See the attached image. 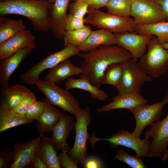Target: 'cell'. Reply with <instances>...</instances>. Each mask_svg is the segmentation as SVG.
<instances>
[{
  "label": "cell",
  "instance_id": "obj_1",
  "mask_svg": "<svg viewBox=\"0 0 168 168\" xmlns=\"http://www.w3.org/2000/svg\"><path fill=\"white\" fill-rule=\"evenodd\" d=\"M78 55L82 59L80 77L87 79L100 89L102 86L100 79L108 67L132 58L129 52L116 44L101 45Z\"/></svg>",
  "mask_w": 168,
  "mask_h": 168
},
{
  "label": "cell",
  "instance_id": "obj_2",
  "mask_svg": "<svg viewBox=\"0 0 168 168\" xmlns=\"http://www.w3.org/2000/svg\"><path fill=\"white\" fill-rule=\"evenodd\" d=\"M53 3L49 0H10L0 2V16L16 14L27 18L34 29L45 32L52 27Z\"/></svg>",
  "mask_w": 168,
  "mask_h": 168
},
{
  "label": "cell",
  "instance_id": "obj_3",
  "mask_svg": "<svg viewBox=\"0 0 168 168\" xmlns=\"http://www.w3.org/2000/svg\"><path fill=\"white\" fill-rule=\"evenodd\" d=\"M147 47V52L138 63L149 76L159 78L168 71L167 51L154 36L150 39Z\"/></svg>",
  "mask_w": 168,
  "mask_h": 168
},
{
  "label": "cell",
  "instance_id": "obj_4",
  "mask_svg": "<svg viewBox=\"0 0 168 168\" xmlns=\"http://www.w3.org/2000/svg\"><path fill=\"white\" fill-rule=\"evenodd\" d=\"M85 23L113 33L134 32L137 24L133 18L120 16L89 8Z\"/></svg>",
  "mask_w": 168,
  "mask_h": 168
},
{
  "label": "cell",
  "instance_id": "obj_5",
  "mask_svg": "<svg viewBox=\"0 0 168 168\" xmlns=\"http://www.w3.org/2000/svg\"><path fill=\"white\" fill-rule=\"evenodd\" d=\"M80 51L79 46L68 44L62 50L46 56L24 72L20 76L21 80L28 85H35L40 80V74L44 71L50 69L71 57L79 55Z\"/></svg>",
  "mask_w": 168,
  "mask_h": 168
},
{
  "label": "cell",
  "instance_id": "obj_6",
  "mask_svg": "<svg viewBox=\"0 0 168 168\" xmlns=\"http://www.w3.org/2000/svg\"><path fill=\"white\" fill-rule=\"evenodd\" d=\"M89 139L91 147L99 141H109L112 148H116L119 146H122L133 150L136 155L138 156L143 158L149 157L151 145L150 141L145 138L141 139L127 130H120L112 134L109 138H97L93 133Z\"/></svg>",
  "mask_w": 168,
  "mask_h": 168
},
{
  "label": "cell",
  "instance_id": "obj_7",
  "mask_svg": "<svg viewBox=\"0 0 168 168\" xmlns=\"http://www.w3.org/2000/svg\"><path fill=\"white\" fill-rule=\"evenodd\" d=\"M35 85L52 104L63 110L75 116L82 110L78 101L69 91L63 89L56 84L40 80Z\"/></svg>",
  "mask_w": 168,
  "mask_h": 168
},
{
  "label": "cell",
  "instance_id": "obj_8",
  "mask_svg": "<svg viewBox=\"0 0 168 168\" xmlns=\"http://www.w3.org/2000/svg\"><path fill=\"white\" fill-rule=\"evenodd\" d=\"M76 136L73 146L68 151L69 156L77 164L83 163L87 157L86 141L89 136L88 127L91 123L90 109L86 107L75 116Z\"/></svg>",
  "mask_w": 168,
  "mask_h": 168
},
{
  "label": "cell",
  "instance_id": "obj_9",
  "mask_svg": "<svg viewBox=\"0 0 168 168\" xmlns=\"http://www.w3.org/2000/svg\"><path fill=\"white\" fill-rule=\"evenodd\" d=\"M133 58L124 62V68L119 94L140 93L144 83L152 81L149 76Z\"/></svg>",
  "mask_w": 168,
  "mask_h": 168
},
{
  "label": "cell",
  "instance_id": "obj_10",
  "mask_svg": "<svg viewBox=\"0 0 168 168\" xmlns=\"http://www.w3.org/2000/svg\"><path fill=\"white\" fill-rule=\"evenodd\" d=\"M131 16L137 25H146L166 21L156 0H131Z\"/></svg>",
  "mask_w": 168,
  "mask_h": 168
},
{
  "label": "cell",
  "instance_id": "obj_11",
  "mask_svg": "<svg viewBox=\"0 0 168 168\" xmlns=\"http://www.w3.org/2000/svg\"><path fill=\"white\" fill-rule=\"evenodd\" d=\"M167 103L168 94L159 102L149 105L145 104L129 110L136 122L135 127L132 133L140 138L146 126L160 119L163 109Z\"/></svg>",
  "mask_w": 168,
  "mask_h": 168
},
{
  "label": "cell",
  "instance_id": "obj_12",
  "mask_svg": "<svg viewBox=\"0 0 168 168\" xmlns=\"http://www.w3.org/2000/svg\"><path fill=\"white\" fill-rule=\"evenodd\" d=\"M150 125L144 134L145 138L152 139L149 158H162L168 148V113L163 119Z\"/></svg>",
  "mask_w": 168,
  "mask_h": 168
},
{
  "label": "cell",
  "instance_id": "obj_13",
  "mask_svg": "<svg viewBox=\"0 0 168 168\" xmlns=\"http://www.w3.org/2000/svg\"><path fill=\"white\" fill-rule=\"evenodd\" d=\"M116 45L129 52L135 61L140 59L146 53V47L152 36L151 35L125 32L114 33Z\"/></svg>",
  "mask_w": 168,
  "mask_h": 168
},
{
  "label": "cell",
  "instance_id": "obj_14",
  "mask_svg": "<svg viewBox=\"0 0 168 168\" xmlns=\"http://www.w3.org/2000/svg\"><path fill=\"white\" fill-rule=\"evenodd\" d=\"M36 47L35 37L31 31L26 29L0 44V59L6 58L26 48Z\"/></svg>",
  "mask_w": 168,
  "mask_h": 168
},
{
  "label": "cell",
  "instance_id": "obj_15",
  "mask_svg": "<svg viewBox=\"0 0 168 168\" xmlns=\"http://www.w3.org/2000/svg\"><path fill=\"white\" fill-rule=\"evenodd\" d=\"M40 136L26 142L18 143L14 146L12 160L10 168H23L30 165L32 158L36 153Z\"/></svg>",
  "mask_w": 168,
  "mask_h": 168
},
{
  "label": "cell",
  "instance_id": "obj_16",
  "mask_svg": "<svg viewBox=\"0 0 168 168\" xmlns=\"http://www.w3.org/2000/svg\"><path fill=\"white\" fill-rule=\"evenodd\" d=\"M75 123L69 115L63 114L60 120L55 126L52 132V141L58 151L65 149L68 152L70 149L67 143L70 133L75 129Z\"/></svg>",
  "mask_w": 168,
  "mask_h": 168
},
{
  "label": "cell",
  "instance_id": "obj_17",
  "mask_svg": "<svg viewBox=\"0 0 168 168\" xmlns=\"http://www.w3.org/2000/svg\"><path fill=\"white\" fill-rule=\"evenodd\" d=\"M113 101L98 108L99 113L105 112L118 109H126L129 110L138 106L147 104V100L140 93L119 94L112 98Z\"/></svg>",
  "mask_w": 168,
  "mask_h": 168
},
{
  "label": "cell",
  "instance_id": "obj_18",
  "mask_svg": "<svg viewBox=\"0 0 168 168\" xmlns=\"http://www.w3.org/2000/svg\"><path fill=\"white\" fill-rule=\"evenodd\" d=\"M32 49L26 48L0 62V84L3 90L9 87L8 81L20 64L30 54Z\"/></svg>",
  "mask_w": 168,
  "mask_h": 168
},
{
  "label": "cell",
  "instance_id": "obj_19",
  "mask_svg": "<svg viewBox=\"0 0 168 168\" xmlns=\"http://www.w3.org/2000/svg\"><path fill=\"white\" fill-rule=\"evenodd\" d=\"M71 0H55L53 3L51 12L52 25L50 30L56 39H63L67 11Z\"/></svg>",
  "mask_w": 168,
  "mask_h": 168
},
{
  "label": "cell",
  "instance_id": "obj_20",
  "mask_svg": "<svg viewBox=\"0 0 168 168\" xmlns=\"http://www.w3.org/2000/svg\"><path fill=\"white\" fill-rule=\"evenodd\" d=\"M44 102L43 112L37 120V130L40 134L52 132L53 128L61 118L63 114L46 97L42 99Z\"/></svg>",
  "mask_w": 168,
  "mask_h": 168
},
{
  "label": "cell",
  "instance_id": "obj_21",
  "mask_svg": "<svg viewBox=\"0 0 168 168\" xmlns=\"http://www.w3.org/2000/svg\"><path fill=\"white\" fill-rule=\"evenodd\" d=\"M80 67L73 64L69 59L58 64L50 70L44 77V80L58 84L73 75H80Z\"/></svg>",
  "mask_w": 168,
  "mask_h": 168
},
{
  "label": "cell",
  "instance_id": "obj_22",
  "mask_svg": "<svg viewBox=\"0 0 168 168\" xmlns=\"http://www.w3.org/2000/svg\"><path fill=\"white\" fill-rule=\"evenodd\" d=\"M116 44L114 33L109 31L99 29L91 30L86 40L79 46L81 51L87 52L103 45Z\"/></svg>",
  "mask_w": 168,
  "mask_h": 168
},
{
  "label": "cell",
  "instance_id": "obj_23",
  "mask_svg": "<svg viewBox=\"0 0 168 168\" xmlns=\"http://www.w3.org/2000/svg\"><path fill=\"white\" fill-rule=\"evenodd\" d=\"M40 140L37 153L47 168H61L56 150L51 138L40 134Z\"/></svg>",
  "mask_w": 168,
  "mask_h": 168
},
{
  "label": "cell",
  "instance_id": "obj_24",
  "mask_svg": "<svg viewBox=\"0 0 168 168\" xmlns=\"http://www.w3.org/2000/svg\"><path fill=\"white\" fill-rule=\"evenodd\" d=\"M31 91L26 86L19 84L3 90L0 108L13 110Z\"/></svg>",
  "mask_w": 168,
  "mask_h": 168
},
{
  "label": "cell",
  "instance_id": "obj_25",
  "mask_svg": "<svg viewBox=\"0 0 168 168\" xmlns=\"http://www.w3.org/2000/svg\"><path fill=\"white\" fill-rule=\"evenodd\" d=\"M65 89L69 91L72 89H78L89 92L94 99L104 101L109 98L108 94L103 90L92 84L88 80L80 78H75L70 77L64 83Z\"/></svg>",
  "mask_w": 168,
  "mask_h": 168
},
{
  "label": "cell",
  "instance_id": "obj_26",
  "mask_svg": "<svg viewBox=\"0 0 168 168\" xmlns=\"http://www.w3.org/2000/svg\"><path fill=\"white\" fill-rule=\"evenodd\" d=\"M33 121L27 119L25 115L18 113L13 110L0 108V133L21 125L30 124Z\"/></svg>",
  "mask_w": 168,
  "mask_h": 168
},
{
  "label": "cell",
  "instance_id": "obj_27",
  "mask_svg": "<svg viewBox=\"0 0 168 168\" xmlns=\"http://www.w3.org/2000/svg\"><path fill=\"white\" fill-rule=\"evenodd\" d=\"M21 18L15 20L0 16V44L26 29Z\"/></svg>",
  "mask_w": 168,
  "mask_h": 168
},
{
  "label": "cell",
  "instance_id": "obj_28",
  "mask_svg": "<svg viewBox=\"0 0 168 168\" xmlns=\"http://www.w3.org/2000/svg\"><path fill=\"white\" fill-rule=\"evenodd\" d=\"M135 32L156 36L161 44L168 43V21L137 25Z\"/></svg>",
  "mask_w": 168,
  "mask_h": 168
},
{
  "label": "cell",
  "instance_id": "obj_29",
  "mask_svg": "<svg viewBox=\"0 0 168 168\" xmlns=\"http://www.w3.org/2000/svg\"><path fill=\"white\" fill-rule=\"evenodd\" d=\"M124 68V62L113 63L106 69L100 80V83L112 85L117 88L120 84Z\"/></svg>",
  "mask_w": 168,
  "mask_h": 168
},
{
  "label": "cell",
  "instance_id": "obj_30",
  "mask_svg": "<svg viewBox=\"0 0 168 168\" xmlns=\"http://www.w3.org/2000/svg\"><path fill=\"white\" fill-rule=\"evenodd\" d=\"M91 31V28L86 26L81 29L65 31L63 38L64 46L68 44L79 46L87 39Z\"/></svg>",
  "mask_w": 168,
  "mask_h": 168
},
{
  "label": "cell",
  "instance_id": "obj_31",
  "mask_svg": "<svg viewBox=\"0 0 168 168\" xmlns=\"http://www.w3.org/2000/svg\"><path fill=\"white\" fill-rule=\"evenodd\" d=\"M131 0H110L106 7L107 12L126 17L131 16Z\"/></svg>",
  "mask_w": 168,
  "mask_h": 168
},
{
  "label": "cell",
  "instance_id": "obj_32",
  "mask_svg": "<svg viewBox=\"0 0 168 168\" xmlns=\"http://www.w3.org/2000/svg\"><path fill=\"white\" fill-rule=\"evenodd\" d=\"M114 158L124 162L132 168H146L140 157L130 155L122 150L116 152Z\"/></svg>",
  "mask_w": 168,
  "mask_h": 168
},
{
  "label": "cell",
  "instance_id": "obj_33",
  "mask_svg": "<svg viewBox=\"0 0 168 168\" xmlns=\"http://www.w3.org/2000/svg\"><path fill=\"white\" fill-rule=\"evenodd\" d=\"M69 13L74 16L84 19V17L88 12L89 5L83 0H73L70 3L68 8Z\"/></svg>",
  "mask_w": 168,
  "mask_h": 168
},
{
  "label": "cell",
  "instance_id": "obj_34",
  "mask_svg": "<svg viewBox=\"0 0 168 168\" xmlns=\"http://www.w3.org/2000/svg\"><path fill=\"white\" fill-rule=\"evenodd\" d=\"M36 100L35 94L31 91L13 110L18 113L25 115L29 107Z\"/></svg>",
  "mask_w": 168,
  "mask_h": 168
},
{
  "label": "cell",
  "instance_id": "obj_35",
  "mask_svg": "<svg viewBox=\"0 0 168 168\" xmlns=\"http://www.w3.org/2000/svg\"><path fill=\"white\" fill-rule=\"evenodd\" d=\"M44 102L42 100H36L27 110L25 115L30 119L36 120L40 116L44 110Z\"/></svg>",
  "mask_w": 168,
  "mask_h": 168
},
{
  "label": "cell",
  "instance_id": "obj_36",
  "mask_svg": "<svg viewBox=\"0 0 168 168\" xmlns=\"http://www.w3.org/2000/svg\"><path fill=\"white\" fill-rule=\"evenodd\" d=\"M84 19L77 17L70 13L67 14L65 21V31L78 30L84 27Z\"/></svg>",
  "mask_w": 168,
  "mask_h": 168
},
{
  "label": "cell",
  "instance_id": "obj_37",
  "mask_svg": "<svg viewBox=\"0 0 168 168\" xmlns=\"http://www.w3.org/2000/svg\"><path fill=\"white\" fill-rule=\"evenodd\" d=\"M13 150L6 147L0 151V168H10L12 160Z\"/></svg>",
  "mask_w": 168,
  "mask_h": 168
},
{
  "label": "cell",
  "instance_id": "obj_38",
  "mask_svg": "<svg viewBox=\"0 0 168 168\" xmlns=\"http://www.w3.org/2000/svg\"><path fill=\"white\" fill-rule=\"evenodd\" d=\"M66 150L63 148L58 155L60 163L63 168H77L78 164L73 160L68 155Z\"/></svg>",
  "mask_w": 168,
  "mask_h": 168
},
{
  "label": "cell",
  "instance_id": "obj_39",
  "mask_svg": "<svg viewBox=\"0 0 168 168\" xmlns=\"http://www.w3.org/2000/svg\"><path fill=\"white\" fill-rule=\"evenodd\" d=\"M83 164L86 168H100L103 166L101 160L94 156L86 157Z\"/></svg>",
  "mask_w": 168,
  "mask_h": 168
},
{
  "label": "cell",
  "instance_id": "obj_40",
  "mask_svg": "<svg viewBox=\"0 0 168 168\" xmlns=\"http://www.w3.org/2000/svg\"><path fill=\"white\" fill-rule=\"evenodd\" d=\"M89 5V8L99 10L103 7H106L110 0H83Z\"/></svg>",
  "mask_w": 168,
  "mask_h": 168
},
{
  "label": "cell",
  "instance_id": "obj_41",
  "mask_svg": "<svg viewBox=\"0 0 168 168\" xmlns=\"http://www.w3.org/2000/svg\"><path fill=\"white\" fill-rule=\"evenodd\" d=\"M30 165L32 167L34 168H47L44 162L37 153L33 156Z\"/></svg>",
  "mask_w": 168,
  "mask_h": 168
},
{
  "label": "cell",
  "instance_id": "obj_42",
  "mask_svg": "<svg viewBox=\"0 0 168 168\" xmlns=\"http://www.w3.org/2000/svg\"><path fill=\"white\" fill-rule=\"evenodd\" d=\"M160 5L163 12L168 21V0H156Z\"/></svg>",
  "mask_w": 168,
  "mask_h": 168
},
{
  "label": "cell",
  "instance_id": "obj_43",
  "mask_svg": "<svg viewBox=\"0 0 168 168\" xmlns=\"http://www.w3.org/2000/svg\"><path fill=\"white\" fill-rule=\"evenodd\" d=\"M162 160L166 161L168 159V148L162 157Z\"/></svg>",
  "mask_w": 168,
  "mask_h": 168
},
{
  "label": "cell",
  "instance_id": "obj_44",
  "mask_svg": "<svg viewBox=\"0 0 168 168\" xmlns=\"http://www.w3.org/2000/svg\"><path fill=\"white\" fill-rule=\"evenodd\" d=\"M163 46L166 49L168 53V58L167 62L168 64V43L162 44Z\"/></svg>",
  "mask_w": 168,
  "mask_h": 168
},
{
  "label": "cell",
  "instance_id": "obj_45",
  "mask_svg": "<svg viewBox=\"0 0 168 168\" xmlns=\"http://www.w3.org/2000/svg\"><path fill=\"white\" fill-rule=\"evenodd\" d=\"M51 2L53 3L55 2V0H49Z\"/></svg>",
  "mask_w": 168,
  "mask_h": 168
},
{
  "label": "cell",
  "instance_id": "obj_46",
  "mask_svg": "<svg viewBox=\"0 0 168 168\" xmlns=\"http://www.w3.org/2000/svg\"><path fill=\"white\" fill-rule=\"evenodd\" d=\"M7 0H0V1H7Z\"/></svg>",
  "mask_w": 168,
  "mask_h": 168
},
{
  "label": "cell",
  "instance_id": "obj_47",
  "mask_svg": "<svg viewBox=\"0 0 168 168\" xmlns=\"http://www.w3.org/2000/svg\"></svg>",
  "mask_w": 168,
  "mask_h": 168
}]
</instances>
